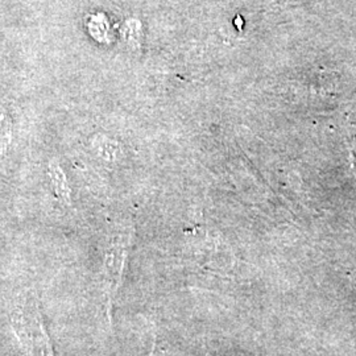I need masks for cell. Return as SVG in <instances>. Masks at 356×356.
I'll return each instance as SVG.
<instances>
[{
  "instance_id": "7",
  "label": "cell",
  "mask_w": 356,
  "mask_h": 356,
  "mask_svg": "<svg viewBox=\"0 0 356 356\" xmlns=\"http://www.w3.org/2000/svg\"><path fill=\"white\" fill-rule=\"evenodd\" d=\"M151 356H157V355H156V354H154V353H152V355H151Z\"/></svg>"
},
{
  "instance_id": "5",
  "label": "cell",
  "mask_w": 356,
  "mask_h": 356,
  "mask_svg": "<svg viewBox=\"0 0 356 356\" xmlns=\"http://www.w3.org/2000/svg\"><path fill=\"white\" fill-rule=\"evenodd\" d=\"M13 140V118L8 110L0 104V160H3L10 152Z\"/></svg>"
},
{
  "instance_id": "1",
  "label": "cell",
  "mask_w": 356,
  "mask_h": 356,
  "mask_svg": "<svg viewBox=\"0 0 356 356\" xmlns=\"http://www.w3.org/2000/svg\"><path fill=\"white\" fill-rule=\"evenodd\" d=\"M13 329L17 341L29 356H54L51 339L44 327L38 301L26 297L13 310Z\"/></svg>"
},
{
  "instance_id": "4",
  "label": "cell",
  "mask_w": 356,
  "mask_h": 356,
  "mask_svg": "<svg viewBox=\"0 0 356 356\" xmlns=\"http://www.w3.org/2000/svg\"><path fill=\"white\" fill-rule=\"evenodd\" d=\"M90 147H91L92 152L95 153L99 159H102L104 161H108V163L116 161L120 156L119 144L101 134L91 138Z\"/></svg>"
},
{
  "instance_id": "6",
  "label": "cell",
  "mask_w": 356,
  "mask_h": 356,
  "mask_svg": "<svg viewBox=\"0 0 356 356\" xmlns=\"http://www.w3.org/2000/svg\"><path fill=\"white\" fill-rule=\"evenodd\" d=\"M139 28L136 26H129L127 28V32H124V38H127L128 42L132 45L139 44Z\"/></svg>"
},
{
  "instance_id": "3",
  "label": "cell",
  "mask_w": 356,
  "mask_h": 356,
  "mask_svg": "<svg viewBox=\"0 0 356 356\" xmlns=\"http://www.w3.org/2000/svg\"><path fill=\"white\" fill-rule=\"evenodd\" d=\"M47 177L51 182V191L57 200L65 204L72 206L73 204V191L66 176L64 168L58 159H51L47 164Z\"/></svg>"
},
{
  "instance_id": "2",
  "label": "cell",
  "mask_w": 356,
  "mask_h": 356,
  "mask_svg": "<svg viewBox=\"0 0 356 356\" xmlns=\"http://www.w3.org/2000/svg\"><path fill=\"white\" fill-rule=\"evenodd\" d=\"M128 248H129V236L128 235H118L108 244L104 254V269H106V281L108 285L110 294L116 291L120 277L123 273L124 263L127 259Z\"/></svg>"
}]
</instances>
